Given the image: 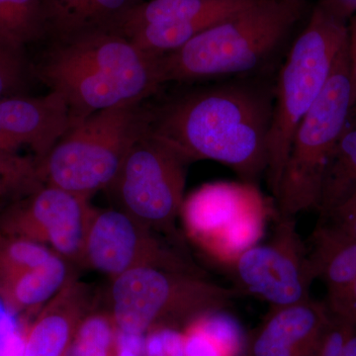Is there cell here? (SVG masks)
I'll return each instance as SVG.
<instances>
[{"label":"cell","mask_w":356,"mask_h":356,"mask_svg":"<svg viewBox=\"0 0 356 356\" xmlns=\"http://www.w3.org/2000/svg\"><path fill=\"white\" fill-rule=\"evenodd\" d=\"M271 114L273 103L261 89L222 84L151 110L149 132L189 163L217 161L252 184L266 170Z\"/></svg>","instance_id":"cell-1"},{"label":"cell","mask_w":356,"mask_h":356,"mask_svg":"<svg viewBox=\"0 0 356 356\" xmlns=\"http://www.w3.org/2000/svg\"><path fill=\"white\" fill-rule=\"evenodd\" d=\"M159 57L112 29L55 41L36 72L64 98L74 122L121 105L142 103L163 86Z\"/></svg>","instance_id":"cell-2"},{"label":"cell","mask_w":356,"mask_h":356,"mask_svg":"<svg viewBox=\"0 0 356 356\" xmlns=\"http://www.w3.org/2000/svg\"><path fill=\"white\" fill-rule=\"evenodd\" d=\"M348 42L346 16L327 0H321L293 44L278 76L266 170L274 199L295 131L324 90L337 58Z\"/></svg>","instance_id":"cell-3"},{"label":"cell","mask_w":356,"mask_h":356,"mask_svg":"<svg viewBox=\"0 0 356 356\" xmlns=\"http://www.w3.org/2000/svg\"><path fill=\"white\" fill-rule=\"evenodd\" d=\"M302 9L281 0H254L178 50L159 57L161 81H191L245 74L276 50Z\"/></svg>","instance_id":"cell-4"},{"label":"cell","mask_w":356,"mask_h":356,"mask_svg":"<svg viewBox=\"0 0 356 356\" xmlns=\"http://www.w3.org/2000/svg\"><path fill=\"white\" fill-rule=\"evenodd\" d=\"M108 309L119 334L142 337L158 327L184 330L212 312L226 311L238 296L200 274L140 267L110 280Z\"/></svg>","instance_id":"cell-5"},{"label":"cell","mask_w":356,"mask_h":356,"mask_svg":"<svg viewBox=\"0 0 356 356\" xmlns=\"http://www.w3.org/2000/svg\"><path fill=\"white\" fill-rule=\"evenodd\" d=\"M149 120L151 110L142 103L89 115L39 161L42 181L90 199L112 184L131 147L149 129Z\"/></svg>","instance_id":"cell-6"},{"label":"cell","mask_w":356,"mask_h":356,"mask_svg":"<svg viewBox=\"0 0 356 356\" xmlns=\"http://www.w3.org/2000/svg\"><path fill=\"white\" fill-rule=\"evenodd\" d=\"M348 44L324 90L295 131L275 204L278 218L317 210L323 180L353 108Z\"/></svg>","instance_id":"cell-7"},{"label":"cell","mask_w":356,"mask_h":356,"mask_svg":"<svg viewBox=\"0 0 356 356\" xmlns=\"http://www.w3.org/2000/svg\"><path fill=\"white\" fill-rule=\"evenodd\" d=\"M182 154L149 132L136 140L105 189L118 208L175 245L184 202L187 165Z\"/></svg>","instance_id":"cell-8"},{"label":"cell","mask_w":356,"mask_h":356,"mask_svg":"<svg viewBox=\"0 0 356 356\" xmlns=\"http://www.w3.org/2000/svg\"><path fill=\"white\" fill-rule=\"evenodd\" d=\"M180 215L196 242L215 257L234 261L261 238L264 203L252 184L214 182L184 199Z\"/></svg>","instance_id":"cell-9"},{"label":"cell","mask_w":356,"mask_h":356,"mask_svg":"<svg viewBox=\"0 0 356 356\" xmlns=\"http://www.w3.org/2000/svg\"><path fill=\"white\" fill-rule=\"evenodd\" d=\"M84 267L108 276L154 267L206 275L165 236L118 208L92 211L83 252Z\"/></svg>","instance_id":"cell-10"},{"label":"cell","mask_w":356,"mask_h":356,"mask_svg":"<svg viewBox=\"0 0 356 356\" xmlns=\"http://www.w3.org/2000/svg\"><path fill=\"white\" fill-rule=\"evenodd\" d=\"M89 198L44 184L0 210V234L47 245L72 266L84 267Z\"/></svg>","instance_id":"cell-11"},{"label":"cell","mask_w":356,"mask_h":356,"mask_svg":"<svg viewBox=\"0 0 356 356\" xmlns=\"http://www.w3.org/2000/svg\"><path fill=\"white\" fill-rule=\"evenodd\" d=\"M277 222L270 242L252 245L233 261L241 293L264 300L271 309L311 299L310 288L316 280L295 218H278Z\"/></svg>","instance_id":"cell-12"},{"label":"cell","mask_w":356,"mask_h":356,"mask_svg":"<svg viewBox=\"0 0 356 356\" xmlns=\"http://www.w3.org/2000/svg\"><path fill=\"white\" fill-rule=\"evenodd\" d=\"M74 124L67 102L54 91L0 98V153L19 154L28 147L39 163Z\"/></svg>","instance_id":"cell-13"},{"label":"cell","mask_w":356,"mask_h":356,"mask_svg":"<svg viewBox=\"0 0 356 356\" xmlns=\"http://www.w3.org/2000/svg\"><path fill=\"white\" fill-rule=\"evenodd\" d=\"M332 315L322 302L307 300L271 309L262 324L248 337L250 356H316Z\"/></svg>","instance_id":"cell-14"},{"label":"cell","mask_w":356,"mask_h":356,"mask_svg":"<svg viewBox=\"0 0 356 356\" xmlns=\"http://www.w3.org/2000/svg\"><path fill=\"white\" fill-rule=\"evenodd\" d=\"M92 292L72 276L26 330L21 356H70L79 329L92 313Z\"/></svg>","instance_id":"cell-15"},{"label":"cell","mask_w":356,"mask_h":356,"mask_svg":"<svg viewBox=\"0 0 356 356\" xmlns=\"http://www.w3.org/2000/svg\"><path fill=\"white\" fill-rule=\"evenodd\" d=\"M137 0H43L46 34L55 41L81 33L112 29Z\"/></svg>","instance_id":"cell-16"},{"label":"cell","mask_w":356,"mask_h":356,"mask_svg":"<svg viewBox=\"0 0 356 356\" xmlns=\"http://www.w3.org/2000/svg\"><path fill=\"white\" fill-rule=\"evenodd\" d=\"M254 0H149L124 13L112 29L125 34L149 24L222 20L245 8Z\"/></svg>","instance_id":"cell-17"},{"label":"cell","mask_w":356,"mask_h":356,"mask_svg":"<svg viewBox=\"0 0 356 356\" xmlns=\"http://www.w3.org/2000/svg\"><path fill=\"white\" fill-rule=\"evenodd\" d=\"M72 266L56 254L42 266L10 277L0 278V299L16 314L42 308L74 275Z\"/></svg>","instance_id":"cell-18"},{"label":"cell","mask_w":356,"mask_h":356,"mask_svg":"<svg viewBox=\"0 0 356 356\" xmlns=\"http://www.w3.org/2000/svg\"><path fill=\"white\" fill-rule=\"evenodd\" d=\"M356 193V128L346 130L325 170L318 212L331 214Z\"/></svg>","instance_id":"cell-19"},{"label":"cell","mask_w":356,"mask_h":356,"mask_svg":"<svg viewBox=\"0 0 356 356\" xmlns=\"http://www.w3.org/2000/svg\"><path fill=\"white\" fill-rule=\"evenodd\" d=\"M44 35L43 0H0V41L23 50Z\"/></svg>","instance_id":"cell-20"},{"label":"cell","mask_w":356,"mask_h":356,"mask_svg":"<svg viewBox=\"0 0 356 356\" xmlns=\"http://www.w3.org/2000/svg\"><path fill=\"white\" fill-rule=\"evenodd\" d=\"M43 185L35 156L0 153V210Z\"/></svg>","instance_id":"cell-21"},{"label":"cell","mask_w":356,"mask_h":356,"mask_svg":"<svg viewBox=\"0 0 356 356\" xmlns=\"http://www.w3.org/2000/svg\"><path fill=\"white\" fill-rule=\"evenodd\" d=\"M118 334L106 312H92L81 325L70 356H118Z\"/></svg>","instance_id":"cell-22"},{"label":"cell","mask_w":356,"mask_h":356,"mask_svg":"<svg viewBox=\"0 0 356 356\" xmlns=\"http://www.w3.org/2000/svg\"><path fill=\"white\" fill-rule=\"evenodd\" d=\"M56 254L41 243L0 234V278L10 277L42 266Z\"/></svg>","instance_id":"cell-23"},{"label":"cell","mask_w":356,"mask_h":356,"mask_svg":"<svg viewBox=\"0 0 356 356\" xmlns=\"http://www.w3.org/2000/svg\"><path fill=\"white\" fill-rule=\"evenodd\" d=\"M27 74L23 50L0 41V98L15 95Z\"/></svg>","instance_id":"cell-24"},{"label":"cell","mask_w":356,"mask_h":356,"mask_svg":"<svg viewBox=\"0 0 356 356\" xmlns=\"http://www.w3.org/2000/svg\"><path fill=\"white\" fill-rule=\"evenodd\" d=\"M145 337V356H185L182 330L158 327Z\"/></svg>","instance_id":"cell-25"},{"label":"cell","mask_w":356,"mask_h":356,"mask_svg":"<svg viewBox=\"0 0 356 356\" xmlns=\"http://www.w3.org/2000/svg\"><path fill=\"white\" fill-rule=\"evenodd\" d=\"M185 356H229L198 321L193 320L182 330Z\"/></svg>","instance_id":"cell-26"},{"label":"cell","mask_w":356,"mask_h":356,"mask_svg":"<svg viewBox=\"0 0 356 356\" xmlns=\"http://www.w3.org/2000/svg\"><path fill=\"white\" fill-rule=\"evenodd\" d=\"M355 331V325L332 316L316 356H343L344 348Z\"/></svg>","instance_id":"cell-27"},{"label":"cell","mask_w":356,"mask_h":356,"mask_svg":"<svg viewBox=\"0 0 356 356\" xmlns=\"http://www.w3.org/2000/svg\"><path fill=\"white\" fill-rule=\"evenodd\" d=\"M318 225L327 227L337 235L356 242V193L331 214L318 220Z\"/></svg>","instance_id":"cell-28"},{"label":"cell","mask_w":356,"mask_h":356,"mask_svg":"<svg viewBox=\"0 0 356 356\" xmlns=\"http://www.w3.org/2000/svg\"><path fill=\"white\" fill-rule=\"evenodd\" d=\"M327 308L334 317L356 325V278L343 296Z\"/></svg>","instance_id":"cell-29"},{"label":"cell","mask_w":356,"mask_h":356,"mask_svg":"<svg viewBox=\"0 0 356 356\" xmlns=\"http://www.w3.org/2000/svg\"><path fill=\"white\" fill-rule=\"evenodd\" d=\"M348 63H350V74L351 81V93H353V105H356V38L348 35Z\"/></svg>","instance_id":"cell-30"},{"label":"cell","mask_w":356,"mask_h":356,"mask_svg":"<svg viewBox=\"0 0 356 356\" xmlns=\"http://www.w3.org/2000/svg\"><path fill=\"white\" fill-rule=\"evenodd\" d=\"M329 1L346 18L356 10V0H329Z\"/></svg>","instance_id":"cell-31"},{"label":"cell","mask_w":356,"mask_h":356,"mask_svg":"<svg viewBox=\"0 0 356 356\" xmlns=\"http://www.w3.org/2000/svg\"><path fill=\"white\" fill-rule=\"evenodd\" d=\"M343 356H356V331L346 344Z\"/></svg>","instance_id":"cell-32"},{"label":"cell","mask_w":356,"mask_h":356,"mask_svg":"<svg viewBox=\"0 0 356 356\" xmlns=\"http://www.w3.org/2000/svg\"><path fill=\"white\" fill-rule=\"evenodd\" d=\"M348 35L353 38H356V14L351 19L350 25H348Z\"/></svg>","instance_id":"cell-33"},{"label":"cell","mask_w":356,"mask_h":356,"mask_svg":"<svg viewBox=\"0 0 356 356\" xmlns=\"http://www.w3.org/2000/svg\"><path fill=\"white\" fill-rule=\"evenodd\" d=\"M281 1L285 2L289 6L297 7V8L303 9L305 0H281Z\"/></svg>","instance_id":"cell-34"},{"label":"cell","mask_w":356,"mask_h":356,"mask_svg":"<svg viewBox=\"0 0 356 356\" xmlns=\"http://www.w3.org/2000/svg\"><path fill=\"white\" fill-rule=\"evenodd\" d=\"M240 356H250V355H248L247 353H245V355H240Z\"/></svg>","instance_id":"cell-35"}]
</instances>
